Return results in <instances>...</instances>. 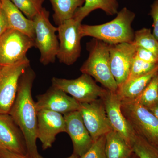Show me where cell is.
<instances>
[{
    "mask_svg": "<svg viewBox=\"0 0 158 158\" xmlns=\"http://www.w3.org/2000/svg\"><path fill=\"white\" fill-rule=\"evenodd\" d=\"M35 77L36 74L29 66L20 78L16 98L9 113L24 137L29 158L40 156L36 144L37 112L32 95Z\"/></svg>",
    "mask_w": 158,
    "mask_h": 158,
    "instance_id": "6da1fadb",
    "label": "cell"
},
{
    "mask_svg": "<svg viewBox=\"0 0 158 158\" xmlns=\"http://www.w3.org/2000/svg\"><path fill=\"white\" fill-rule=\"evenodd\" d=\"M135 17V13L125 7L109 22L97 25H81V35L82 37H92L110 44L132 42L135 32L131 25Z\"/></svg>",
    "mask_w": 158,
    "mask_h": 158,
    "instance_id": "7a4b0ae2",
    "label": "cell"
},
{
    "mask_svg": "<svg viewBox=\"0 0 158 158\" xmlns=\"http://www.w3.org/2000/svg\"><path fill=\"white\" fill-rule=\"evenodd\" d=\"M87 48L89 56L80 68L81 72L92 77L105 89L117 91L118 86L110 68V44L93 38L87 44Z\"/></svg>",
    "mask_w": 158,
    "mask_h": 158,
    "instance_id": "3957f363",
    "label": "cell"
},
{
    "mask_svg": "<svg viewBox=\"0 0 158 158\" xmlns=\"http://www.w3.org/2000/svg\"><path fill=\"white\" fill-rule=\"evenodd\" d=\"M121 110L137 135L158 148V119L136 100L121 101Z\"/></svg>",
    "mask_w": 158,
    "mask_h": 158,
    "instance_id": "277c9868",
    "label": "cell"
},
{
    "mask_svg": "<svg viewBox=\"0 0 158 158\" xmlns=\"http://www.w3.org/2000/svg\"><path fill=\"white\" fill-rule=\"evenodd\" d=\"M49 15V11L43 8L33 20L35 47L40 52V62L44 65L55 62L59 48V42L56 34L58 27L51 23Z\"/></svg>",
    "mask_w": 158,
    "mask_h": 158,
    "instance_id": "5b68a950",
    "label": "cell"
},
{
    "mask_svg": "<svg viewBox=\"0 0 158 158\" xmlns=\"http://www.w3.org/2000/svg\"><path fill=\"white\" fill-rule=\"evenodd\" d=\"M30 62L27 57L0 68V114H9L17 94L19 82Z\"/></svg>",
    "mask_w": 158,
    "mask_h": 158,
    "instance_id": "8992f818",
    "label": "cell"
},
{
    "mask_svg": "<svg viewBox=\"0 0 158 158\" xmlns=\"http://www.w3.org/2000/svg\"><path fill=\"white\" fill-rule=\"evenodd\" d=\"M81 23L72 19L58 26L59 43L57 58L61 63L73 65L81 56Z\"/></svg>",
    "mask_w": 158,
    "mask_h": 158,
    "instance_id": "52a82bcc",
    "label": "cell"
},
{
    "mask_svg": "<svg viewBox=\"0 0 158 158\" xmlns=\"http://www.w3.org/2000/svg\"><path fill=\"white\" fill-rule=\"evenodd\" d=\"M52 86L70 94L79 103L90 102L101 98L106 89L97 85L92 77L82 73L73 80L53 77Z\"/></svg>",
    "mask_w": 158,
    "mask_h": 158,
    "instance_id": "ba28073f",
    "label": "cell"
},
{
    "mask_svg": "<svg viewBox=\"0 0 158 158\" xmlns=\"http://www.w3.org/2000/svg\"><path fill=\"white\" fill-rule=\"evenodd\" d=\"M35 47L34 40L21 32L9 28L0 36V65H11L26 58Z\"/></svg>",
    "mask_w": 158,
    "mask_h": 158,
    "instance_id": "9c48e42d",
    "label": "cell"
},
{
    "mask_svg": "<svg viewBox=\"0 0 158 158\" xmlns=\"http://www.w3.org/2000/svg\"><path fill=\"white\" fill-rule=\"evenodd\" d=\"M79 111L94 141L113 130L101 99L80 103Z\"/></svg>",
    "mask_w": 158,
    "mask_h": 158,
    "instance_id": "30bf717a",
    "label": "cell"
},
{
    "mask_svg": "<svg viewBox=\"0 0 158 158\" xmlns=\"http://www.w3.org/2000/svg\"><path fill=\"white\" fill-rule=\"evenodd\" d=\"M100 98L104 105L108 119L113 130L119 134L132 147L136 134L122 112L121 100L117 91H111L106 89Z\"/></svg>",
    "mask_w": 158,
    "mask_h": 158,
    "instance_id": "8fae6325",
    "label": "cell"
},
{
    "mask_svg": "<svg viewBox=\"0 0 158 158\" xmlns=\"http://www.w3.org/2000/svg\"><path fill=\"white\" fill-rule=\"evenodd\" d=\"M137 48L134 41L110 44V68L118 88L128 78Z\"/></svg>",
    "mask_w": 158,
    "mask_h": 158,
    "instance_id": "7c38bea8",
    "label": "cell"
},
{
    "mask_svg": "<svg viewBox=\"0 0 158 158\" xmlns=\"http://www.w3.org/2000/svg\"><path fill=\"white\" fill-rule=\"evenodd\" d=\"M62 132H66L62 114L49 110L37 111V137L42 144L43 149L52 147L57 135Z\"/></svg>",
    "mask_w": 158,
    "mask_h": 158,
    "instance_id": "4fadbf2b",
    "label": "cell"
},
{
    "mask_svg": "<svg viewBox=\"0 0 158 158\" xmlns=\"http://www.w3.org/2000/svg\"><path fill=\"white\" fill-rule=\"evenodd\" d=\"M63 116L66 132L73 144V153L81 157L90 149L94 141L85 127L79 110L66 113Z\"/></svg>",
    "mask_w": 158,
    "mask_h": 158,
    "instance_id": "5bb4252c",
    "label": "cell"
},
{
    "mask_svg": "<svg viewBox=\"0 0 158 158\" xmlns=\"http://www.w3.org/2000/svg\"><path fill=\"white\" fill-rule=\"evenodd\" d=\"M36 110H46L62 115L79 110L80 103L62 90L52 86L45 93L37 96Z\"/></svg>",
    "mask_w": 158,
    "mask_h": 158,
    "instance_id": "9a60e30c",
    "label": "cell"
},
{
    "mask_svg": "<svg viewBox=\"0 0 158 158\" xmlns=\"http://www.w3.org/2000/svg\"><path fill=\"white\" fill-rule=\"evenodd\" d=\"M0 149L27 156L24 137L9 114H0Z\"/></svg>",
    "mask_w": 158,
    "mask_h": 158,
    "instance_id": "2e32d148",
    "label": "cell"
},
{
    "mask_svg": "<svg viewBox=\"0 0 158 158\" xmlns=\"http://www.w3.org/2000/svg\"><path fill=\"white\" fill-rule=\"evenodd\" d=\"M6 12L9 25V28L26 34L34 40V22L27 18L10 0H0Z\"/></svg>",
    "mask_w": 158,
    "mask_h": 158,
    "instance_id": "e0dca14e",
    "label": "cell"
},
{
    "mask_svg": "<svg viewBox=\"0 0 158 158\" xmlns=\"http://www.w3.org/2000/svg\"><path fill=\"white\" fill-rule=\"evenodd\" d=\"M158 73V65L148 73L126 81L117 90L121 101L136 99Z\"/></svg>",
    "mask_w": 158,
    "mask_h": 158,
    "instance_id": "ac0fdd59",
    "label": "cell"
},
{
    "mask_svg": "<svg viewBox=\"0 0 158 158\" xmlns=\"http://www.w3.org/2000/svg\"><path fill=\"white\" fill-rule=\"evenodd\" d=\"M105 150L107 158H132L134 155L132 148L113 130L106 135Z\"/></svg>",
    "mask_w": 158,
    "mask_h": 158,
    "instance_id": "d6986e66",
    "label": "cell"
},
{
    "mask_svg": "<svg viewBox=\"0 0 158 158\" xmlns=\"http://www.w3.org/2000/svg\"><path fill=\"white\" fill-rule=\"evenodd\" d=\"M118 8L117 0H85L84 6L77 9L73 19L81 23L90 12L98 9L108 15H113L117 14Z\"/></svg>",
    "mask_w": 158,
    "mask_h": 158,
    "instance_id": "ffe728a7",
    "label": "cell"
},
{
    "mask_svg": "<svg viewBox=\"0 0 158 158\" xmlns=\"http://www.w3.org/2000/svg\"><path fill=\"white\" fill-rule=\"evenodd\" d=\"M54 13L53 19L58 26L73 18L77 9L83 6L85 0H49Z\"/></svg>",
    "mask_w": 158,
    "mask_h": 158,
    "instance_id": "44dd1931",
    "label": "cell"
},
{
    "mask_svg": "<svg viewBox=\"0 0 158 158\" xmlns=\"http://www.w3.org/2000/svg\"><path fill=\"white\" fill-rule=\"evenodd\" d=\"M135 100L147 109L158 102V73L152 79L143 92Z\"/></svg>",
    "mask_w": 158,
    "mask_h": 158,
    "instance_id": "7402d4cb",
    "label": "cell"
},
{
    "mask_svg": "<svg viewBox=\"0 0 158 158\" xmlns=\"http://www.w3.org/2000/svg\"><path fill=\"white\" fill-rule=\"evenodd\" d=\"M134 42L158 57V41L153 36L150 29L143 28L135 32Z\"/></svg>",
    "mask_w": 158,
    "mask_h": 158,
    "instance_id": "603a6c76",
    "label": "cell"
},
{
    "mask_svg": "<svg viewBox=\"0 0 158 158\" xmlns=\"http://www.w3.org/2000/svg\"><path fill=\"white\" fill-rule=\"evenodd\" d=\"M132 147L138 158H158V148L137 134Z\"/></svg>",
    "mask_w": 158,
    "mask_h": 158,
    "instance_id": "cb8c5ba5",
    "label": "cell"
},
{
    "mask_svg": "<svg viewBox=\"0 0 158 158\" xmlns=\"http://www.w3.org/2000/svg\"><path fill=\"white\" fill-rule=\"evenodd\" d=\"M28 19L33 20L41 11L44 0H10Z\"/></svg>",
    "mask_w": 158,
    "mask_h": 158,
    "instance_id": "d4e9b609",
    "label": "cell"
},
{
    "mask_svg": "<svg viewBox=\"0 0 158 158\" xmlns=\"http://www.w3.org/2000/svg\"><path fill=\"white\" fill-rule=\"evenodd\" d=\"M158 65V64L144 62L135 56L130 70L129 75L127 81L148 73Z\"/></svg>",
    "mask_w": 158,
    "mask_h": 158,
    "instance_id": "484cf974",
    "label": "cell"
},
{
    "mask_svg": "<svg viewBox=\"0 0 158 158\" xmlns=\"http://www.w3.org/2000/svg\"><path fill=\"white\" fill-rule=\"evenodd\" d=\"M106 135L94 141L90 149L80 158H107L105 153Z\"/></svg>",
    "mask_w": 158,
    "mask_h": 158,
    "instance_id": "4316f807",
    "label": "cell"
},
{
    "mask_svg": "<svg viewBox=\"0 0 158 158\" xmlns=\"http://www.w3.org/2000/svg\"><path fill=\"white\" fill-rule=\"evenodd\" d=\"M135 56L144 62L154 64H158L157 56L141 47L137 46Z\"/></svg>",
    "mask_w": 158,
    "mask_h": 158,
    "instance_id": "83f0119b",
    "label": "cell"
},
{
    "mask_svg": "<svg viewBox=\"0 0 158 158\" xmlns=\"http://www.w3.org/2000/svg\"><path fill=\"white\" fill-rule=\"evenodd\" d=\"M150 14L153 20L152 34L158 41V0H156L152 5Z\"/></svg>",
    "mask_w": 158,
    "mask_h": 158,
    "instance_id": "f1b7e54d",
    "label": "cell"
},
{
    "mask_svg": "<svg viewBox=\"0 0 158 158\" xmlns=\"http://www.w3.org/2000/svg\"><path fill=\"white\" fill-rule=\"evenodd\" d=\"M9 28H10L8 18L0 2V36Z\"/></svg>",
    "mask_w": 158,
    "mask_h": 158,
    "instance_id": "f546056e",
    "label": "cell"
},
{
    "mask_svg": "<svg viewBox=\"0 0 158 158\" xmlns=\"http://www.w3.org/2000/svg\"><path fill=\"white\" fill-rule=\"evenodd\" d=\"M0 158H29L27 156L22 155L9 151L7 150L0 149Z\"/></svg>",
    "mask_w": 158,
    "mask_h": 158,
    "instance_id": "4dcf8cb0",
    "label": "cell"
},
{
    "mask_svg": "<svg viewBox=\"0 0 158 158\" xmlns=\"http://www.w3.org/2000/svg\"><path fill=\"white\" fill-rule=\"evenodd\" d=\"M148 109L158 119V102L155 105Z\"/></svg>",
    "mask_w": 158,
    "mask_h": 158,
    "instance_id": "1f68e13d",
    "label": "cell"
},
{
    "mask_svg": "<svg viewBox=\"0 0 158 158\" xmlns=\"http://www.w3.org/2000/svg\"><path fill=\"white\" fill-rule=\"evenodd\" d=\"M80 157L79 156L76 155L74 154H73L70 156L68 158H80ZM38 158H44L43 157L41 156L40 155Z\"/></svg>",
    "mask_w": 158,
    "mask_h": 158,
    "instance_id": "d6a6232c",
    "label": "cell"
},
{
    "mask_svg": "<svg viewBox=\"0 0 158 158\" xmlns=\"http://www.w3.org/2000/svg\"><path fill=\"white\" fill-rule=\"evenodd\" d=\"M132 158H137V157L136 156H135V154L134 153V155H133L132 157Z\"/></svg>",
    "mask_w": 158,
    "mask_h": 158,
    "instance_id": "836d02e7",
    "label": "cell"
},
{
    "mask_svg": "<svg viewBox=\"0 0 158 158\" xmlns=\"http://www.w3.org/2000/svg\"><path fill=\"white\" fill-rule=\"evenodd\" d=\"M2 65H0V68H1V67H2Z\"/></svg>",
    "mask_w": 158,
    "mask_h": 158,
    "instance_id": "e575fe53",
    "label": "cell"
}]
</instances>
